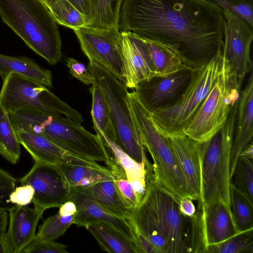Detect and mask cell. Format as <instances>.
<instances>
[{
	"mask_svg": "<svg viewBox=\"0 0 253 253\" xmlns=\"http://www.w3.org/2000/svg\"><path fill=\"white\" fill-rule=\"evenodd\" d=\"M145 41L155 66L156 75L168 76L186 66L179 53L171 47L159 42Z\"/></svg>",
	"mask_w": 253,
	"mask_h": 253,
	"instance_id": "30",
	"label": "cell"
},
{
	"mask_svg": "<svg viewBox=\"0 0 253 253\" xmlns=\"http://www.w3.org/2000/svg\"><path fill=\"white\" fill-rule=\"evenodd\" d=\"M193 69L186 65L168 76L156 75L136 84L134 91L141 103L151 113L169 107L187 87Z\"/></svg>",
	"mask_w": 253,
	"mask_h": 253,
	"instance_id": "14",
	"label": "cell"
},
{
	"mask_svg": "<svg viewBox=\"0 0 253 253\" xmlns=\"http://www.w3.org/2000/svg\"><path fill=\"white\" fill-rule=\"evenodd\" d=\"M20 144L8 114L0 105V154L10 163L16 164L21 155Z\"/></svg>",
	"mask_w": 253,
	"mask_h": 253,
	"instance_id": "32",
	"label": "cell"
},
{
	"mask_svg": "<svg viewBox=\"0 0 253 253\" xmlns=\"http://www.w3.org/2000/svg\"><path fill=\"white\" fill-rule=\"evenodd\" d=\"M34 162L30 171L19 179L21 185L34 188V207L44 212L71 201L72 190L57 165Z\"/></svg>",
	"mask_w": 253,
	"mask_h": 253,
	"instance_id": "12",
	"label": "cell"
},
{
	"mask_svg": "<svg viewBox=\"0 0 253 253\" xmlns=\"http://www.w3.org/2000/svg\"><path fill=\"white\" fill-rule=\"evenodd\" d=\"M67 246L51 240L35 238L22 253H67Z\"/></svg>",
	"mask_w": 253,
	"mask_h": 253,
	"instance_id": "39",
	"label": "cell"
},
{
	"mask_svg": "<svg viewBox=\"0 0 253 253\" xmlns=\"http://www.w3.org/2000/svg\"><path fill=\"white\" fill-rule=\"evenodd\" d=\"M79 189L98 206L117 216L131 219L133 208L117 187L114 180H105Z\"/></svg>",
	"mask_w": 253,
	"mask_h": 253,
	"instance_id": "23",
	"label": "cell"
},
{
	"mask_svg": "<svg viewBox=\"0 0 253 253\" xmlns=\"http://www.w3.org/2000/svg\"><path fill=\"white\" fill-rule=\"evenodd\" d=\"M0 105L8 114L20 108H31L61 115L82 124L83 118L45 86L30 79L10 74L3 80Z\"/></svg>",
	"mask_w": 253,
	"mask_h": 253,
	"instance_id": "10",
	"label": "cell"
},
{
	"mask_svg": "<svg viewBox=\"0 0 253 253\" xmlns=\"http://www.w3.org/2000/svg\"><path fill=\"white\" fill-rule=\"evenodd\" d=\"M47 7L51 0H40Z\"/></svg>",
	"mask_w": 253,
	"mask_h": 253,
	"instance_id": "47",
	"label": "cell"
},
{
	"mask_svg": "<svg viewBox=\"0 0 253 253\" xmlns=\"http://www.w3.org/2000/svg\"><path fill=\"white\" fill-rule=\"evenodd\" d=\"M0 17L50 65L61 60V39L57 23L40 0H0Z\"/></svg>",
	"mask_w": 253,
	"mask_h": 253,
	"instance_id": "4",
	"label": "cell"
},
{
	"mask_svg": "<svg viewBox=\"0 0 253 253\" xmlns=\"http://www.w3.org/2000/svg\"><path fill=\"white\" fill-rule=\"evenodd\" d=\"M34 189L28 184L16 187L9 195L10 202L14 205L27 206L32 202Z\"/></svg>",
	"mask_w": 253,
	"mask_h": 253,
	"instance_id": "41",
	"label": "cell"
},
{
	"mask_svg": "<svg viewBox=\"0 0 253 253\" xmlns=\"http://www.w3.org/2000/svg\"><path fill=\"white\" fill-rule=\"evenodd\" d=\"M222 9H227L245 21L253 29V0H211Z\"/></svg>",
	"mask_w": 253,
	"mask_h": 253,
	"instance_id": "36",
	"label": "cell"
},
{
	"mask_svg": "<svg viewBox=\"0 0 253 253\" xmlns=\"http://www.w3.org/2000/svg\"><path fill=\"white\" fill-rule=\"evenodd\" d=\"M123 0H88L90 20L87 26L96 29H119Z\"/></svg>",
	"mask_w": 253,
	"mask_h": 253,
	"instance_id": "29",
	"label": "cell"
},
{
	"mask_svg": "<svg viewBox=\"0 0 253 253\" xmlns=\"http://www.w3.org/2000/svg\"><path fill=\"white\" fill-rule=\"evenodd\" d=\"M237 103L222 128L208 140L200 143L202 207L222 202L231 209L230 162Z\"/></svg>",
	"mask_w": 253,
	"mask_h": 253,
	"instance_id": "5",
	"label": "cell"
},
{
	"mask_svg": "<svg viewBox=\"0 0 253 253\" xmlns=\"http://www.w3.org/2000/svg\"><path fill=\"white\" fill-rule=\"evenodd\" d=\"M87 68L101 87L109 105L116 132L115 143L135 161L145 165L149 160L126 101L128 88L100 63L90 61Z\"/></svg>",
	"mask_w": 253,
	"mask_h": 253,
	"instance_id": "8",
	"label": "cell"
},
{
	"mask_svg": "<svg viewBox=\"0 0 253 253\" xmlns=\"http://www.w3.org/2000/svg\"><path fill=\"white\" fill-rule=\"evenodd\" d=\"M222 10L225 18L223 56L242 86L245 77L253 71L251 57L253 29L238 15L227 9Z\"/></svg>",
	"mask_w": 253,
	"mask_h": 253,
	"instance_id": "13",
	"label": "cell"
},
{
	"mask_svg": "<svg viewBox=\"0 0 253 253\" xmlns=\"http://www.w3.org/2000/svg\"><path fill=\"white\" fill-rule=\"evenodd\" d=\"M47 8L59 25L73 30L87 26L86 18L68 0H51Z\"/></svg>",
	"mask_w": 253,
	"mask_h": 253,
	"instance_id": "33",
	"label": "cell"
},
{
	"mask_svg": "<svg viewBox=\"0 0 253 253\" xmlns=\"http://www.w3.org/2000/svg\"><path fill=\"white\" fill-rule=\"evenodd\" d=\"M230 200L232 217L238 231L253 230V202L231 182Z\"/></svg>",
	"mask_w": 253,
	"mask_h": 253,
	"instance_id": "31",
	"label": "cell"
},
{
	"mask_svg": "<svg viewBox=\"0 0 253 253\" xmlns=\"http://www.w3.org/2000/svg\"><path fill=\"white\" fill-rule=\"evenodd\" d=\"M57 213L50 216L39 227L36 238L54 241L63 235L75 221L77 208L72 201L61 206Z\"/></svg>",
	"mask_w": 253,
	"mask_h": 253,
	"instance_id": "27",
	"label": "cell"
},
{
	"mask_svg": "<svg viewBox=\"0 0 253 253\" xmlns=\"http://www.w3.org/2000/svg\"><path fill=\"white\" fill-rule=\"evenodd\" d=\"M253 73L245 87L241 90L238 101L230 162V178L243 148L252 140L253 136Z\"/></svg>",
	"mask_w": 253,
	"mask_h": 253,
	"instance_id": "20",
	"label": "cell"
},
{
	"mask_svg": "<svg viewBox=\"0 0 253 253\" xmlns=\"http://www.w3.org/2000/svg\"><path fill=\"white\" fill-rule=\"evenodd\" d=\"M10 74L30 79L47 87L52 86L51 71L42 68L33 60L24 56H10L0 53V76L2 80Z\"/></svg>",
	"mask_w": 253,
	"mask_h": 253,
	"instance_id": "24",
	"label": "cell"
},
{
	"mask_svg": "<svg viewBox=\"0 0 253 253\" xmlns=\"http://www.w3.org/2000/svg\"><path fill=\"white\" fill-rule=\"evenodd\" d=\"M193 201V200L189 198H185L180 200L179 208L182 213L187 216H193L195 214L197 209Z\"/></svg>",
	"mask_w": 253,
	"mask_h": 253,
	"instance_id": "42",
	"label": "cell"
},
{
	"mask_svg": "<svg viewBox=\"0 0 253 253\" xmlns=\"http://www.w3.org/2000/svg\"><path fill=\"white\" fill-rule=\"evenodd\" d=\"M17 180L0 167V209L9 211L14 205L9 201V195L15 189Z\"/></svg>",
	"mask_w": 253,
	"mask_h": 253,
	"instance_id": "38",
	"label": "cell"
},
{
	"mask_svg": "<svg viewBox=\"0 0 253 253\" xmlns=\"http://www.w3.org/2000/svg\"><path fill=\"white\" fill-rule=\"evenodd\" d=\"M85 228L96 240L100 248L106 252L138 253L131 240L104 223L92 222Z\"/></svg>",
	"mask_w": 253,
	"mask_h": 253,
	"instance_id": "25",
	"label": "cell"
},
{
	"mask_svg": "<svg viewBox=\"0 0 253 253\" xmlns=\"http://www.w3.org/2000/svg\"><path fill=\"white\" fill-rule=\"evenodd\" d=\"M98 135L100 137L107 153L108 161L105 164L107 168L116 166L125 171L127 179L137 194L140 204L146 191L145 165L135 161L115 142L104 135Z\"/></svg>",
	"mask_w": 253,
	"mask_h": 253,
	"instance_id": "22",
	"label": "cell"
},
{
	"mask_svg": "<svg viewBox=\"0 0 253 253\" xmlns=\"http://www.w3.org/2000/svg\"><path fill=\"white\" fill-rule=\"evenodd\" d=\"M146 191L133 209L131 219L136 231L147 239L157 253H206L203 208L187 216L179 208L180 200L154 181L152 164L145 165Z\"/></svg>",
	"mask_w": 253,
	"mask_h": 253,
	"instance_id": "2",
	"label": "cell"
},
{
	"mask_svg": "<svg viewBox=\"0 0 253 253\" xmlns=\"http://www.w3.org/2000/svg\"><path fill=\"white\" fill-rule=\"evenodd\" d=\"M71 201L77 208L74 224L78 227H85L95 222L104 223L131 240L136 247L137 231L131 219L117 216L105 210L78 188L72 189Z\"/></svg>",
	"mask_w": 253,
	"mask_h": 253,
	"instance_id": "17",
	"label": "cell"
},
{
	"mask_svg": "<svg viewBox=\"0 0 253 253\" xmlns=\"http://www.w3.org/2000/svg\"><path fill=\"white\" fill-rule=\"evenodd\" d=\"M16 133L20 144L29 152L34 161L55 165L65 164L97 169L107 168L95 161L68 152L41 134L26 132Z\"/></svg>",
	"mask_w": 253,
	"mask_h": 253,
	"instance_id": "16",
	"label": "cell"
},
{
	"mask_svg": "<svg viewBox=\"0 0 253 253\" xmlns=\"http://www.w3.org/2000/svg\"><path fill=\"white\" fill-rule=\"evenodd\" d=\"M8 216L7 211L0 209V238L5 236Z\"/></svg>",
	"mask_w": 253,
	"mask_h": 253,
	"instance_id": "44",
	"label": "cell"
},
{
	"mask_svg": "<svg viewBox=\"0 0 253 253\" xmlns=\"http://www.w3.org/2000/svg\"><path fill=\"white\" fill-rule=\"evenodd\" d=\"M224 24L211 0H123L119 29L171 47L197 69L223 49Z\"/></svg>",
	"mask_w": 253,
	"mask_h": 253,
	"instance_id": "1",
	"label": "cell"
},
{
	"mask_svg": "<svg viewBox=\"0 0 253 253\" xmlns=\"http://www.w3.org/2000/svg\"><path fill=\"white\" fill-rule=\"evenodd\" d=\"M202 208L206 250L208 246L218 244L240 233L234 222L231 209L222 202Z\"/></svg>",
	"mask_w": 253,
	"mask_h": 253,
	"instance_id": "21",
	"label": "cell"
},
{
	"mask_svg": "<svg viewBox=\"0 0 253 253\" xmlns=\"http://www.w3.org/2000/svg\"><path fill=\"white\" fill-rule=\"evenodd\" d=\"M111 171L113 180L123 196L133 209L137 207L139 205L137 194L125 172L119 169Z\"/></svg>",
	"mask_w": 253,
	"mask_h": 253,
	"instance_id": "37",
	"label": "cell"
},
{
	"mask_svg": "<svg viewBox=\"0 0 253 253\" xmlns=\"http://www.w3.org/2000/svg\"><path fill=\"white\" fill-rule=\"evenodd\" d=\"M89 91L92 96L91 115L96 134L104 135L115 142L116 132L110 108L101 87L95 80Z\"/></svg>",
	"mask_w": 253,
	"mask_h": 253,
	"instance_id": "26",
	"label": "cell"
},
{
	"mask_svg": "<svg viewBox=\"0 0 253 253\" xmlns=\"http://www.w3.org/2000/svg\"><path fill=\"white\" fill-rule=\"evenodd\" d=\"M168 138L184 174L191 199L200 200L201 190L200 143L184 133L171 135Z\"/></svg>",
	"mask_w": 253,
	"mask_h": 253,
	"instance_id": "19",
	"label": "cell"
},
{
	"mask_svg": "<svg viewBox=\"0 0 253 253\" xmlns=\"http://www.w3.org/2000/svg\"><path fill=\"white\" fill-rule=\"evenodd\" d=\"M66 65L70 73L74 78L86 85H91L93 83L94 79L92 75L84 64L70 57L66 61Z\"/></svg>",
	"mask_w": 253,
	"mask_h": 253,
	"instance_id": "40",
	"label": "cell"
},
{
	"mask_svg": "<svg viewBox=\"0 0 253 253\" xmlns=\"http://www.w3.org/2000/svg\"><path fill=\"white\" fill-rule=\"evenodd\" d=\"M240 156L246 157L251 160H253V144L252 140L243 148Z\"/></svg>",
	"mask_w": 253,
	"mask_h": 253,
	"instance_id": "45",
	"label": "cell"
},
{
	"mask_svg": "<svg viewBox=\"0 0 253 253\" xmlns=\"http://www.w3.org/2000/svg\"><path fill=\"white\" fill-rule=\"evenodd\" d=\"M208 253H253V230L238 233L218 244L208 246Z\"/></svg>",
	"mask_w": 253,
	"mask_h": 253,
	"instance_id": "34",
	"label": "cell"
},
{
	"mask_svg": "<svg viewBox=\"0 0 253 253\" xmlns=\"http://www.w3.org/2000/svg\"><path fill=\"white\" fill-rule=\"evenodd\" d=\"M125 84L134 88L138 83L157 75L144 40L131 32H121Z\"/></svg>",
	"mask_w": 253,
	"mask_h": 253,
	"instance_id": "15",
	"label": "cell"
},
{
	"mask_svg": "<svg viewBox=\"0 0 253 253\" xmlns=\"http://www.w3.org/2000/svg\"><path fill=\"white\" fill-rule=\"evenodd\" d=\"M8 115L16 132L40 134L74 155L107 162V153L100 137L69 118L27 108L14 110Z\"/></svg>",
	"mask_w": 253,
	"mask_h": 253,
	"instance_id": "3",
	"label": "cell"
},
{
	"mask_svg": "<svg viewBox=\"0 0 253 253\" xmlns=\"http://www.w3.org/2000/svg\"><path fill=\"white\" fill-rule=\"evenodd\" d=\"M130 113L141 142L152 158L154 182L180 200L191 199L184 174L169 138L158 129L151 113L141 104L132 107Z\"/></svg>",
	"mask_w": 253,
	"mask_h": 253,
	"instance_id": "6",
	"label": "cell"
},
{
	"mask_svg": "<svg viewBox=\"0 0 253 253\" xmlns=\"http://www.w3.org/2000/svg\"><path fill=\"white\" fill-rule=\"evenodd\" d=\"M231 183L253 202V160L241 156L238 157Z\"/></svg>",
	"mask_w": 253,
	"mask_h": 253,
	"instance_id": "35",
	"label": "cell"
},
{
	"mask_svg": "<svg viewBox=\"0 0 253 253\" xmlns=\"http://www.w3.org/2000/svg\"><path fill=\"white\" fill-rule=\"evenodd\" d=\"M241 89L235 73L223 58L219 75L183 132L199 143L210 139L224 126Z\"/></svg>",
	"mask_w": 253,
	"mask_h": 253,
	"instance_id": "7",
	"label": "cell"
},
{
	"mask_svg": "<svg viewBox=\"0 0 253 253\" xmlns=\"http://www.w3.org/2000/svg\"><path fill=\"white\" fill-rule=\"evenodd\" d=\"M222 50L207 64L194 69L190 82L180 98L169 107L151 113L155 124L165 136L183 132L219 75L223 65Z\"/></svg>",
	"mask_w": 253,
	"mask_h": 253,
	"instance_id": "9",
	"label": "cell"
},
{
	"mask_svg": "<svg viewBox=\"0 0 253 253\" xmlns=\"http://www.w3.org/2000/svg\"><path fill=\"white\" fill-rule=\"evenodd\" d=\"M0 253H5V237L0 238Z\"/></svg>",
	"mask_w": 253,
	"mask_h": 253,
	"instance_id": "46",
	"label": "cell"
},
{
	"mask_svg": "<svg viewBox=\"0 0 253 253\" xmlns=\"http://www.w3.org/2000/svg\"><path fill=\"white\" fill-rule=\"evenodd\" d=\"M57 166L72 190L89 186L100 181L114 179L113 173L108 168L97 169L65 164L58 165Z\"/></svg>",
	"mask_w": 253,
	"mask_h": 253,
	"instance_id": "28",
	"label": "cell"
},
{
	"mask_svg": "<svg viewBox=\"0 0 253 253\" xmlns=\"http://www.w3.org/2000/svg\"><path fill=\"white\" fill-rule=\"evenodd\" d=\"M9 224L5 236V253H21L36 238V229L43 211L36 208L14 205L8 211Z\"/></svg>",
	"mask_w": 253,
	"mask_h": 253,
	"instance_id": "18",
	"label": "cell"
},
{
	"mask_svg": "<svg viewBox=\"0 0 253 253\" xmlns=\"http://www.w3.org/2000/svg\"><path fill=\"white\" fill-rule=\"evenodd\" d=\"M73 30L89 61L100 63L125 84L119 29H96L85 26Z\"/></svg>",
	"mask_w": 253,
	"mask_h": 253,
	"instance_id": "11",
	"label": "cell"
},
{
	"mask_svg": "<svg viewBox=\"0 0 253 253\" xmlns=\"http://www.w3.org/2000/svg\"><path fill=\"white\" fill-rule=\"evenodd\" d=\"M87 19L90 20V7L88 0H68Z\"/></svg>",
	"mask_w": 253,
	"mask_h": 253,
	"instance_id": "43",
	"label": "cell"
}]
</instances>
